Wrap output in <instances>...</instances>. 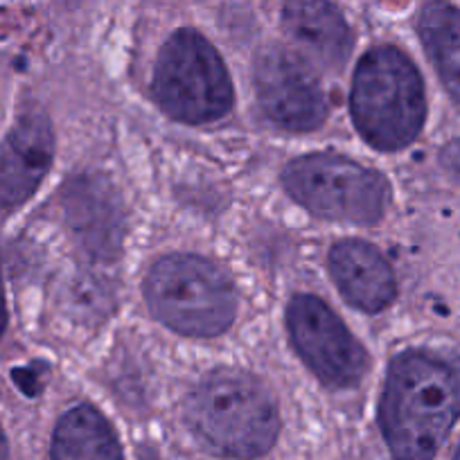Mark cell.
Returning <instances> with one entry per match:
<instances>
[{"mask_svg": "<svg viewBox=\"0 0 460 460\" xmlns=\"http://www.w3.org/2000/svg\"><path fill=\"white\" fill-rule=\"evenodd\" d=\"M460 418V361L411 350L384 384L379 424L397 460H433Z\"/></svg>", "mask_w": 460, "mask_h": 460, "instance_id": "cell-1", "label": "cell"}, {"mask_svg": "<svg viewBox=\"0 0 460 460\" xmlns=\"http://www.w3.org/2000/svg\"><path fill=\"white\" fill-rule=\"evenodd\" d=\"M350 109L357 131L375 149L409 147L427 118L424 84L413 61L391 46L366 52L352 79Z\"/></svg>", "mask_w": 460, "mask_h": 460, "instance_id": "cell-2", "label": "cell"}, {"mask_svg": "<svg viewBox=\"0 0 460 460\" xmlns=\"http://www.w3.org/2000/svg\"><path fill=\"white\" fill-rule=\"evenodd\" d=\"M188 420L212 451L233 458L267 454L280 431V418L267 388L253 375L217 370L188 400Z\"/></svg>", "mask_w": 460, "mask_h": 460, "instance_id": "cell-3", "label": "cell"}, {"mask_svg": "<svg viewBox=\"0 0 460 460\" xmlns=\"http://www.w3.org/2000/svg\"><path fill=\"white\" fill-rule=\"evenodd\" d=\"M154 316L185 336L210 339L235 321L237 298L230 278L197 255H167L145 282Z\"/></svg>", "mask_w": 460, "mask_h": 460, "instance_id": "cell-4", "label": "cell"}, {"mask_svg": "<svg viewBox=\"0 0 460 460\" xmlns=\"http://www.w3.org/2000/svg\"><path fill=\"white\" fill-rule=\"evenodd\" d=\"M154 93L170 118L203 125L233 109V82L219 52L194 30H179L167 39L156 61Z\"/></svg>", "mask_w": 460, "mask_h": 460, "instance_id": "cell-5", "label": "cell"}, {"mask_svg": "<svg viewBox=\"0 0 460 460\" xmlns=\"http://www.w3.org/2000/svg\"><path fill=\"white\" fill-rule=\"evenodd\" d=\"M282 185L300 206L332 221L373 226L391 203V188L379 172L330 154L291 161L282 172Z\"/></svg>", "mask_w": 460, "mask_h": 460, "instance_id": "cell-6", "label": "cell"}, {"mask_svg": "<svg viewBox=\"0 0 460 460\" xmlns=\"http://www.w3.org/2000/svg\"><path fill=\"white\" fill-rule=\"evenodd\" d=\"M287 327L300 359L327 386L350 388L364 379L368 355L321 298L296 296L287 307Z\"/></svg>", "mask_w": 460, "mask_h": 460, "instance_id": "cell-7", "label": "cell"}, {"mask_svg": "<svg viewBox=\"0 0 460 460\" xmlns=\"http://www.w3.org/2000/svg\"><path fill=\"white\" fill-rule=\"evenodd\" d=\"M255 93L269 120L303 134L323 125L327 100L316 73L287 48L271 46L255 61Z\"/></svg>", "mask_w": 460, "mask_h": 460, "instance_id": "cell-8", "label": "cell"}, {"mask_svg": "<svg viewBox=\"0 0 460 460\" xmlns=\"http://www.w3.org/2000/svg\"><path fill=\"white\" fill-rule=\"evenodd\" d=\"M52 156L55 134L48 115L25 111L0 147V210H12L37 192Z\"/></svg>", "mask_w": 460, "mask_h": 460, "instance_id": "cell-9", "label": "cell"}, {"mask_svg": "<svg viewBox=\"0 0 460 460\" xmlns=\"http://www.w3.org/2000/svg\"><path fill=\"white\" fill-rule=\"evenodd\" d=\"M330 273L343 298L361 312H382L397 296L391 264L368 242H339L330 253Z\"/></svg>", "mask_w": 460, "mask_h": 460, "instance_id": "cell-10", "label": "cell"}, {"mask_svg": "<svg viewBox=\"0 0 460 460\" xmlns=\"http://www.w3.org/2000/svg\"><path fill=\"white\" fill-rule=\"evenodd\" d=\"M282 23L296 46L323 68H341L350 57V25L332 0H285Z\"/></svg>", "mask_w": 460, "mask_h": 460, "instance_id": "cell-11", "label": "cell"}, {"mask_svg": "<svg viewBox=\"0 0 460 460\" xmlns=\"http://www.w3.org/2000/svg\"><path fill=\"white\" fill-rule=\"evenodd\" d=\"M70 226L95 258H115L122 244V210L109 183L84 176L64 194Z\"/></svg>", "mask_w": 460, "mask_h": 460, "instance_id": "cell-12", "label": "cell"}, {"mask_svg": "<svg viewBox=\"0 0 460 460\" xmlns=\"http://www.w3.org/2000/svg\"><path fill=\"white\" fill-rule=\"evenodd\" d=\"M50 460H122V447L100 411L77 406L57 424Z\"/></svg>", "mask_w": 460, "mask_h": 460, "instance_id": "cell-13", "label": "cell"}, {"mask_svg": "<svg viewBox=\"0 0 460 460\" xmlns=\"http://www.w3.org/2000/svg\"><path fill=\"white\" fill-rule=\"evenodd\" d=\"M420 39L451 100L460 104V10L433 0L420 14Z\"/></svg>", "mask_w": 460, "mask_h": 460, "instance_id": "cell-14", "label": "cell"}, {"mask_svg": "<svg viewBox=\"0 0 460 460\" xmlns=\"http://www.w3.org/2000/svg\"><path fill=\"white\" fill-rule=\"evenodd\" d=\"M7 327V305H5V294H3V285H0V336Z\"/></svg>", "mask_w": 460, "mask_h": 460, "instance_id": "cell-15", "label": "cell"}, {"mask_svg": "<svg viewBox=\"0 0 460 460\" xmlns=\"http://www.w3.org/2000/svg\"><path fill=\"white\" fill-rule=\"evenodd\" d=\"M449 163H451V167H454L456 174L460 176V143H456L454 147H451V152H449Z\"/></svg>", "mask_w": 460, "mask_h": 460, "instance_id": "cell-16", "label": "cell"}, {"mask_svg": "<svg viewBox=\"0 0 460 460\" xmlns=\"http://www.w3.org/2000/svg\"><path fill=\"white\" fill-rule=\"evenodd\" d=\"M7 458V440H5V433L0 429V460Z\"/></svg>", "mask_w": 460, "mask_h": 460, "instance_id": "cell-17", "label": "cell"}, {"mask_svg": "<svg viewBox=\"0 0 460 460\" xmlns=\"http://www.w3.org/2000/svg\"><path fill=\"white\" fill-rule=\"evenodd\" d=\"M454 460H460V447H458V451H456V456H454Z\"/></svg>", "mask_w": 460, "mask_h": 460, "instance_id": "cell-18", "label": "cell"}]
</instances>
